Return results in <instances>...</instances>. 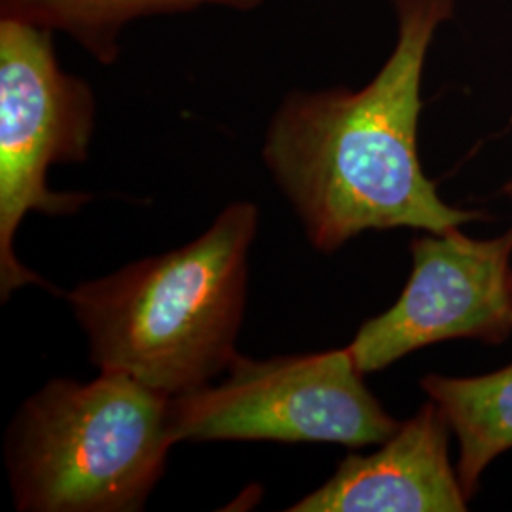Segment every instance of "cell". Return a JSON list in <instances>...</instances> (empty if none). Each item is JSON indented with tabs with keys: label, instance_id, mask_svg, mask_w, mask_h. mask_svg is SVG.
<instances>
[{
	"label": "cell",
	"instance_id": "1",
	"mask_svg": "<svg viewBox=\"0 0 512 512\" xmlns=\"http://www.w3.org/2000/svg\"><path fill=\"white\" fill-rule=\"evenodd\" d=\"M399 40L359 92L289 93L262 148L311 245L332 253L368 230L442 234L482 219L444 202L418 152L421 74L454 0H393Z\"/></svg>",
	"mask_w": 512,
	"mask_h": 512
},
{
	"label": "cell",
	"instance_id": "2",
	"mask_svg": "<svg viewBox=\"0 0 512 512\" xmlns=\"http://www.w3.org/2000/svg\"><path fill=\"white\" fill-rule=\"evenodd\" d=\"M258 211L230 203L200 238L82 283L69 304L101 372L179 397L236 361Z\"/></svg>",
	"mask_w": 512,
	"mask_h": 512
},
{
	"label": "cell",
	"instance_id": "3",
	"mask_svg": "<svg viewBox=\"0 0 512 512\" xmlns=\"http://www.w3.org/2000/svg\"><path fill=\"white\" fill-rule=\"evenodd\" d=\"M171 399L124 372L44 385L6 437L19 511L143 509L175 444Z\"/></svg>",
	"mask_w": 512,
	"mask_h": 512
},
{
	"label": "cell",
	"instance_id": "4",
	"mask_svg": "<svg viewBox=\"0 0 512 512\" xmlns=\"http://www.w3.org/2000/svg\"><path fill=\"white\" fill-rule=\"evenodd\" d=\"M95 126L86 80L65 73L52 31L23 19H0V293L42 279L14 255V236L31 211L73 215L86 194L54 192L48 169L84 162Z\"/></svg>",
	"mask_w": 512,
	"mask_h": 512
},
{
	"label": "cell",
	"instance_id": "5",
	"mask_svg": "<svg viewBox=\"0 0 512 512\" xmlns=\"http://www.w3.org/2000/svg\"><path fill=\"white\" fill-rule=\"evenodd\" d=\"M220 384L171 399L175 444L213 440L382 444L397 429L348 348L253 361L238 355Z\"/></svg>",
	"mask_w": 512,
	"mask_h": 512
},
{
	"label": "cell",
	"instance_id": "6",
	"mask_svg": "<svg viewBox=\"0 0 512 512\" xmlns=\"http://www.w3.org/2000/svg\"><path fill=\"white\" fill-rule=\"evenodd\" d=\"M410 251L412 274L401 298L366 321L348 346L363 374L431 344H501L511 334L512 228L495 239L452 228L414 239Z\"/></svg>",
	"mask_w": 512,
	"mask_h": 512
},
{
	"label": "cell",
	"instance_id": "7",
	"mask_svg": "<svg viewBox=\"0 0 512 512\" xmlns=\"http://www.w3.org/2000/svg\"><path fill=\"white\" fill-rule=\"evenodd\" d=\"M450 425L429 401L370 456H349L293 512H463L469 497L448 456Z\"/></svg>",
	"mask_w": 512,
	"mask_h": 512
},
{
	"label": "cell",
	"instance_id": "8",
	"mask_svg": "<svg viewBox=\"0 0 512 512\" xmlns=\"http://www.w3.org/2000/svg\"><path fill=\"white\" fill-rule=\"evenodd\" d=\"M421 389L458 437V476L471 497L486 467L512 448V363L476 378L429 374Z\"/></svg>",
	"mask_w": 512,
	"mask_h": 512
},
{
	"label": "cell",
	"instance_id": "9",
	"mask_svg": "<svg viewBox=\"0 0 512 512\" xmlns=\"http://www.w3.org/2000/svg\"><path fill=\"white\" fill-rule=\"evenodd\" d=\"M264 0H2V16L73 37L103 65L116 63L122 29L139 18L196 10L205 4L253 10Z\"/></svg>",
	"mask_w": 512,
	"mask_h": 512
},
{
	"label": "cell",
	"instance_id": "10",
	"mask_svg": "<svg viewBox=\"0 0 512 512\" xmlns=\"http://www.w3.org/2000/svg\"><path fill=\"white\" fill-rule=\"evenodd\" d=\"M503 194H505V196H507V198H509V200L512 202V179L509 181V183L503 186Z\"/></svg>",
	"mask_w": 512,
	"mask_h": 512
}]
</instances>
